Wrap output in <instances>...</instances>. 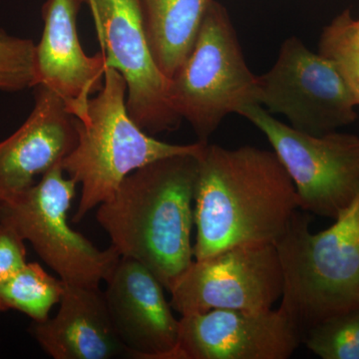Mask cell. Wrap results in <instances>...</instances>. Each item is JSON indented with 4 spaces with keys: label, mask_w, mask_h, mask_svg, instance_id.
I'll return each mask as SVG.
<instances>
[{
    "label": "cell",
    "mask_w": 359,
    "mask_h": 359,
    "mask_svg": "<svg viewBox=\"0 0 359 359\" xmlns=\"http://www.w3.org/2000/svg\"><path fill=\"white\" fill-rule=\"evenodd\" d=\"M299 209L294 183L273 151L207 143L194 202V259L238 245L276 244Z\"/></svg>",
    "instance_id": "cell-1"
},
{
    "label": "cell",
    "mask_w": 359,
    "mask_h": 359,
    "mask_svg": "<svg viewBox=\"0 0 359 359\" xmlns=\"http://www.w3.org/2000/svg\"><path fill=\"white\" fill-rule=\"evenodd\" d=\"M199 155L139 168L98 205L96 219L120 256L150 269L169 292L194 261V202Z\"/></svg>",
    "instance_id": "cell-2"
},
{
    "label": "cell",
    "mask_w": 359,
    "mask_h": 359,
    "mask_svg": "<svg viewBox=\"0 0 359 359\" xmlns=\"http://www.w3.org/2000/svg\"><path fill=\"white\" fill-rule=\"evenodd\" d=\"M334 221L313 233L308 215L295 212L276 243L283 276L278 309L302 337L325 318L359 309V194Z\"/></svg>",
    "instance_id": "cell-3"
},
{
    "label": "cell",
    "mask_w": 359,
    "mask_h": 359,
    "mask_svg": "<svg viewBox=\"0 0 359 359\" xmlns=\"http://www.w3.org/2000/svg\"><path fill=\"white\" fill-rule=\"evenodd\" d=\"M124 77L108 66L102 89L90 99L87 115L78 120V143L61 162L63 171L81 184V197L72 221L110 200L128 175L163 158L200 155L205 142L174 145L157 140L130 117Z\"/></svg>",
    "instance_id": "cell-4"
},
{
    "label": "cell",
    "mask_w": 359,
    "mask_h": 359,
    "mask_svg": "<svg viewBox=\"0 0 359 359\" xmlns=\"http://www.w3.org/2000/svg\"><path fill=\"white\" fill-rule=\"evenodd\" d=\"M257 81L228 11L212 0L192 51L168 79L172 109L208 143L226 116L257 104Z\"/></svg>",
    "instance_id": "cell-5"
},
{
    "label": "cell",
    "mask_w": 359,
    "mask_h": 359,
    "mask_svg": "<svg viewBox=\"0 0 359 359\" xmlns=\"http://www.w3.org/2000/svg\"><path fill=\"white\" fill-rule=\"evenodd\" d=\"M76 185L59 164L25 192L0 203V222L29 242L65 285H99L121 256L112 245L105 250L97 249L68 224Z\"/></svg>",
    "instance_id": "cell-6"
},
{
    "label": "cell",
    "mask_w": 359,
    "mask_h": 359,
    "mask_svg": "<svg viewBox=\"0 0 359 359\" xmlns=\"http://www.w3.org/2000/svg\"><path fill=\"white\" fill-rule=\"evenodd\" d=\"M238 115L266 135L290 175L299 209L337 219L359 194V137L330 133L314 136L276 120L259 104Z\"/></svg>",
    "instance_id": "cell-7"
},
{
    "label": "cell",
    "mask_w": 359,
    "mask_h": 359,
    "mask_svg": "<svg viewBox=\"0 0 359 359\" xmlns=\"http://www.w3.org/2000/svg\"><path fill=\"white\" fill-rule=\"evenodd\" d=\"M257 102L292 128L321 136L355 121L358 105L332 59L297 37L283 42L275 65L257 76Z\"/></svg>",
    "instance_id": "cell-8"
},
{
    "label": "cell",
    "mask_w": 359,
    "mask_h": 359,
    "mask_svg": "<svg viewBox=\"0 0 359 359\" xmlns=\"http://www.w3.org/2000/svg\"><path fill=\"white\" fill-rule=\"evenodd\" d=\"M283 276L276 244L238 245L192 264L169 292L183 316L214 309L266 311L282 299Z\"/></svg>",
    "instance_id": "cell-9"
},
{
    "label": "cell",
    "mask_w": 359,
    "mask_h": 359,
    "mask_svg": "<svg viewBox=\"0 0 359 359\" xmlns=\"http://www.w3.org/2000/svg\"><path fill=\"white\" fill-rule=\"evenodd\" d=\"M107 65L124 77L132 120L150 135L174 131L181 118L168 100V79L149 48L139 0H87Z\"/></svg>",
    "instance_id": "cell-10"
},
{
    "label": "cell",
    "mask_w": 359,
    "mask_h": 359,
    "mask_svg": "<svg viewBox=\"0 0 359 359\" xmlns=\"http://www.w3.org/2000/svg\"><path fill=\"white\" fill-rule=\"evenodd\" d=\"M302 339L278 309H214L183 316L174 359H287Z\"/></svg>",
    "instance_id": "cell-11"
},
{
    "label": "cell",
    "mask_w": 359,
    "mask_h": 359,
    "mask_svg": "<svg viewBox=\"0 0 359 359\" xmlns=\"http://www.w3.org/2000/svg\"><path fill=\"white\" fill-rule=\"evenodd\" d=\"M105 282L111 320L131 358L174 359L180 320L157 276L136 259L121 257Z\"/></svg>",
    "instance_id": "cell-12"
},
{
    "label": "cell",
    "mask_w": 359,
    "mask_h": 359,
    "mask_svg": "<svg viewBox=\"0 0 359 359\" xmlns=\"http://www.w3.org/2000/svg\"><path fill=\"white\" fill-rule=\"evenodd\" d=\"M34 88L32 112L18 131L0 142V203L32 188L37 176L61 164L77 146V118L48 87Z\"/></svg>",
    "instance_id": "cell-13"
},
{
    "label": "cell",
    "mask_w": 359,
    "mask_h": 359,
    "mask_svg": "<svg viewBox=\"0 0 359 359\" xmlns=\"http://www.w3.org/2000/svg\"><path fill=\"white\" fill-rule=\"evenodd\" d=\"M86 1L45 0L43 33L35 45L37 84L60 96L78 120L86 117L91 96L102 89L108 67L105 52L88 56L80 43L77 18Z\"/></svg>",
    "instance_id": "cell-14"
},
{
    "label": "cell",
    "mask_w": 359,
    "mask_h": 359,
    "mask_svg": "<svg viewBox=\"0 0 359 359\" xmlns=\"http://www.w3.org/2000/svg\"><path fill=\"white\" fill-rule=\"evenodd\" d=\"M58 313L30 332L54 359L131 358L116 334L104 292L99 285H68Z\"/></svg>",
    "instance_id": "cell-15"
},
{
    "label": "cell",
    "mask_w": 359,
    "mask_h": 359,
    "mask_svg": "<svg viewBox=\"0 0 359 359\" xmlns=\"http://www.w3.org/2000/svg\"><path fill=\"white\" fill-rule=\"evenodd\" d=\"M149 48L170 79L192 51L212 0H139Z\"/></svg>",
    "instance_id": "cell-16"
},
{
    "label": "cell",
    "mask_w": 359,
    "mask_h": 359,
    "mask_svg": "<svg viewBox=\"0 0 359 359\" xmlns=\"http://www.w3.org/2000/svg\"><path fill=\"white\" fill-rule=\"evenodd\" d=\"M65 287L39 264L26 263L0 280V311H20L33 323H41L60 302Z\"/></svg>",
    "instance_id": "cell-17"
},
{
    "label": "cell",
    "mask_w": 359,
    "mask_h": 359,
    "mask_svg": "<svg viewBox=\"0 0 359 359\" xmlns=\"http://www.w3.org/2000/svg\"><path fill=\"white\" fill-rule=\"evenodd\" d=\"M302 342L323 359H359V309L320 321L302 335Z\"/></svg>",
    "instance_id": "cell-18"
},
{
    "label": "cell",
    "mask_w": 359,
    "mask_h": 359,
    "mask_svg": "<svg viewBox=\"0 0 359 359\" xmlns=\"http://www.w3.org/2000/svg\"><path fill=\"white\" fill-rule=\"evenodd\" d=\"M35 45L0 29V90L22 91L37 85Z\"/></svg>",
    "instance_id": "cell-19"
},
{
    "label": "cell",
    "mask_w": 359,
    "mask_h": 359,
    "mask_svg": "<svg viewBox=\"0 0 359 359\" xmlns=\"http://www.w3.org/2000/svg\"><path fill=\"white\" fill-rule=\"evenodd\" d=\"M341 46L359 47V20H354L349 9L337 15L325 28L318 50Z\"/></svg>",
    "instance_id": "cell-20"
},
{
    "label": "cell",
    "mask_w": 359,
    "mask_h": 359,
    "mask_svg": "<svg viewBox=\"0 0 359 359\" xmlns=\"http://www.w3.org/2000/svg\"><path fill=\"white\" fill-rule=\"evenodd\" d=\"M26 263L25 241L13 226L0 222V280Z\"/></svg>",
    "instance_id": "cell-21"
},
{
    "label": "cell",
    "mask_w": 359,
    "mask_h": 359,
    "mask_svg": "<svg viewBox=\"0 0 359 359\" xmlns=\"http://www.w3.org/2000/svg\"><path fill=\"white\" fill-rule=\"evenodd\" d=\"M318 53L334 61L359 105V47H332Z\"/></svg>",
    "instance_id": "cell-22"
}]
</instances>
